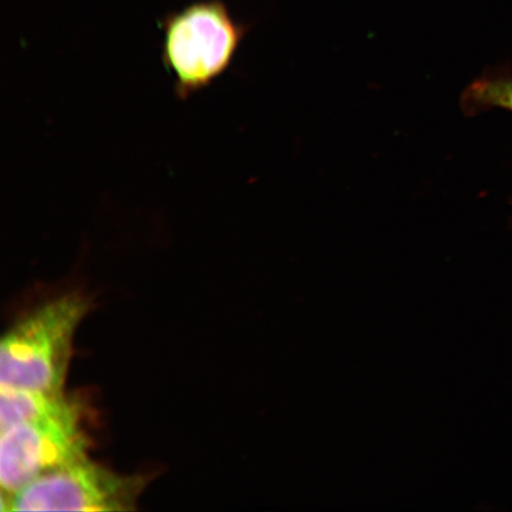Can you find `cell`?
<instances>
[{
  "mask_svg": "<svg viewBox=\"0 0 512 512\" xmlns=\"http://www.w3.org/2000/svg\"><path fill=\"white\" fill-rule=\"evenodd\" d=\"M147 484L149 477L121 475L87 457L3 494L2 511H131Z\"/></svg>",
  "mask_w": 512,
  "mask_h": 512,
  "instance_id": "277c9868",
  "label": "cell"
},
{
  "mask_svg": "<svg viewBox=\"0 0 512 512\" xmlns=\"http://www.w3.org/2000/svg\"><path fill=\"white\" fill-rule=\"evenodd\" d=\"M93 302L64 293L23 316L0 345V388L63 392L76 331Z\"/></svg>",
  "mask_w": 512,
  "mask_h": 512,
  "instance_id": "6da1fadb",
  "label": "cell"
},
{
  "mask_svg": "<svg viewBox=\"0 0 512 512\" xmlns=\"http://www.w3.org/2000/svg\"><path fill=\"white\" fill-rule=\"evenodd\" d=\"M162 61L179 100L204 91L232 66L247 28L220 0H202L165 16Z\"/></svg>",
  "mask_w": 512,
  "mask_h": 512,
  "instance_id": "7a4b0ae2",
  "label": "cell"
},
{
  "mask_svg": "<svg viewBox=\"0 0 512 512\" xmlns=\"http://www.w3.org/2000/svg\"><path fill=\"white\" fill-rule=\"evenodd\" d=\"M75 396L64 392L0 388V431L41 416L62 411Z\"/></svg>",
  "mask_w": 512,
  "mask_h": 512,
  "instance_id": "5b68a950",
  "label": "cell"
},
{
  "mask_svg": "<svg viewBox=\"0 0 512 512\" xmlns=\"http://www.w3.org/2000/svg\"><path fill=\"white\" fill-rule=\"evenodd\" d=\"M79 398L60 412L0 431V484L11 495L50 471L88 457L91 447Z\"/></svg>",
  "mask_w": 512,
  "mask_h": 512,
  "instance_id": "3957f363",
  "label": "cell"
},
{
  "mask_svg": "<svg viewBox=\"0 0 512 512\" xmlns=\"http://www.w3.org/2000/svg\"><path fill=\"white\" fill-rule=\"evenodd\" d=\"M462 108L467 115H476L492 108L512 112V76H480L465 89Z\"/></svg>",
  "mask_w": 512,
  "mask_h": 512,
  "instance_id": "8992f818",
  "label": "cell"
}]
</instances>
